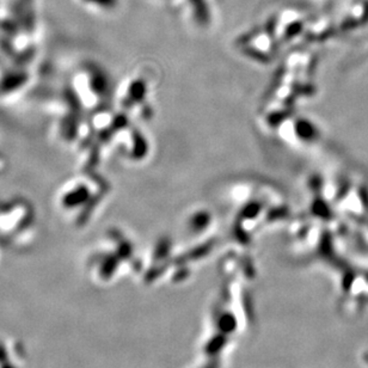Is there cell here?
Masks as SVG:
<instances>
[{
  "mask_svg": "<svg viewBox=\"0 0 368 368\" xmlns=\"http://www.w3.org/2000/svg\"><path fill=\"white\" fill-rule=\"evenodd\" d=\"M92 1H95V3H98V4L102 5H110L113 3L114 0H92Z\"/></svg>",
  "mask_w": 368,
  "mask_h": 368,
  "instance_id": "6da1fadb",
  "label": "cell"
}]
</instances>
